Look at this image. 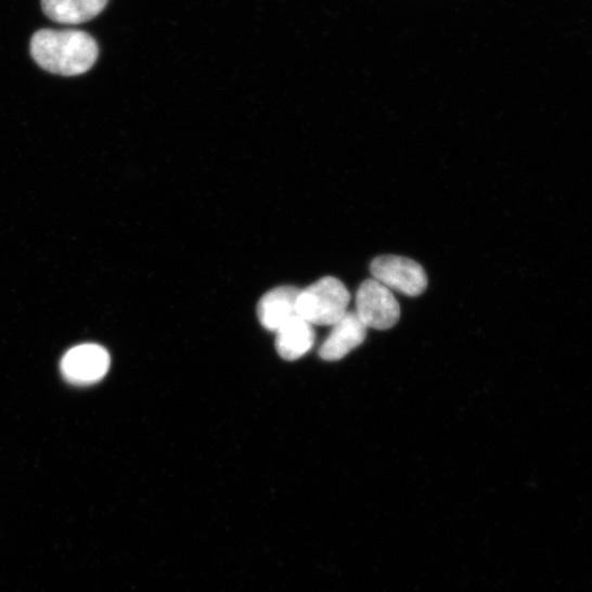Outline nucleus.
<instances>
[{"instance_id": "obj_3", "label": "nucleus", "mask_w": 592, "mask_h": 592, "mask_svg": "<svg viewBox=\"0 0 592 592\" xmlns=\"http://www.w3.org/2000/svg\"><path fill=\"white\" fill-rule=\"evenodd\" d=\"M356 313L366 329L386 331L398 324L401 308L391 291L375 279L365 280L358 288Z\"/></svg>"}, {"instance_id": "obj_6", "label": "nucleus", "mask_w": 592, "mask_h": 592, "mask_svg": "<svg viewBox=\"0 0 592 592\" xmlns=\"http://www.w3.org/2000/svg\"><path fill=\"white\" fill-rule=\"evenodd\" d=\"M300 292L298 287L285 285L266 293L257 307V317L261 325L276 333L286 323L298 318Z\"/></svg>"}, {"instance_id": "obj_5", "label": "nucleus", "mask_w": 592, "mask_h": 592, "mask_svg": "<svg viewBox=\"0 0 592 592\" xmlns=\"http://www.w3.org/2000/svg\"><path fill=\"white\" fill-rule=\"evenodd\" d=\"M112 359L107 349L95 344H83L69 349L61 361L65 381L87 386L102 381L108 373Z\"/></svg>"}, {"instance_id": "obj_8", "label": "nucleus", "mask_w": 592, "mask_h": 592, "mask_svg": "<svg viewBox=\"0 0 592 592\" xmlns=\"http://www.w3.org/2000/svg\"><path fill=\"white\" fill-rule=\"evenodd\" d=\"M275 336V349L286 361L299 360L314 346L317 334L314 326L298 317L282 326Z\"/></svg>"}, {"instance_id": "obj_1", "label": "nucleus", "mask_w": 592, "mask_h": 592, "mask_svg": "<svg viewBox=\"0 0 592 592\" xmlns=\"http://www.w3.org/2000/svg\"><path fill=\"white\" fill-rule=\"evenodd\" d=\"M30 52L43 69L77 76L94 65L99 50L94 39L83 31L43 29L33 37Z\"/></svg>"}, {"instance_id": "obj_2", "label": "nucleus", "mask_w": 592, "mask_h": 592, "mask_svg": "<svg viewBox=\"0 0 592 592\" xmlns=\"http://www.w3.org/2000/svg\"><path fill=\"white\" fill-rule=\"evenodd\" d=\"M349 304L346 285L337 278L324 276L301 289L298 313L313 326H333L348 312Z\"/></svg>"}, {"instance_id": "obj_4", "label": "nucleus", "mask_w": 592, "mask_h": 592, "mask_svg": "<svg viewBox=\"0 0 592 592\" xmlns=\"http://www.w3.org/2000/svg\"><path fill=\"white\" fill-rule=\"evenodd\" d=\"M373 279L388 287L409 296L423 294L428 286L424 268L413 259L385 255L375 258L370 266Z\"/></svg>"}, {"instance_id": "obj_9", "label": "nucleus", "mask_w": 592, "mask_h": 592, "mask_svg": "<svg viewBox=\"0 0 592 592\" xmlns=\"http://www.w3.org/2000/svg\"><path fill=\"white\" fill-rule=\"evenodd\" d=\"M44 14L53 22L78 25L101 14L108 0H41Z\"/></svg>"}, {"instance_id": "obj_7", "label": "nucleus", "mask_w": 592, "mask_h": 592, "mask_svg": "<svg viewBox=\"0 0 592 592\" xmlns=\"http://www.w3.org/2000/svg\"><path fill=\"white\" fill-rule=\"evenodd\" d=\"M320 348L325 361H338L358 348L366 338V326L356 312H347L335 325Z\"/></svg>"}]
</instances>
